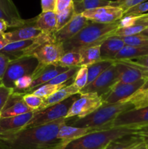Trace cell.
Masks as SVG:
<instances>
[{
  "label": "cell",
  "instance_id": "6da1fadb",
  "mask_svg": "<svg viewBox=\"0 0 148 149\" xmlns=\"http://www.w3.org/2000/svg\"><path fill=\"white\" fill-rule=\"evenodd\" d=\"M66 119L23 128L11 133H0V143L9 149H57L62 141L57 138L59 130L66 124Z\"/></svg>",
  "mask_w": 148,
  "mask_h": 149
},
{
  "label": "cell",
  "instance_id": "7a4b0ae2",
  "mask_svg": "<svg viewBox=\"0 0 148 149\" xmlns=\"http://www.w3.org/2000/svg\"><path fill=\"white\" fill-rule=\"evenodd\" d=\"M119 28L118 21L112 23H98L90 21L73 38L63 43L65 52L78 51L101 44Z\"/></svg>",
  "mask_w": 148,
  "mask_h": 149
},
{
  "label": "cell",
  "instance_id": "3957f363",
  "mask_svg": "<svg viewBox=\"0 0 148 149\" xmlns=\"http://www.w3.org/2000/svg\"><path fill=\"white\" fill-rule=\"evenodd\" d=\"M133 109H134V107L130 102L103 104L91 114L82 119H76L68 125L76 127L109 129V125L117 119L120 113Z\"/></svg>",
  "mask_w": 148,
  "mask_h": 149
},
{
  "label": "cell",
  "instance_id": "277c9868",
  "mask_svg": "<svg viewBox=\"0 0 148 149\" xmlns=\"http://www.w3.org/2000/svg\"><path fill=\"white\" fill-rule=\"evenodd\" d=\"M80 93L71 96L67 100L51 106L44 110L36 111L34 116L24 128L33 127L46 125L58 119L66 117L70 108L75 100L79 97Z\"/></svg>",
  "mask_w": 148,
  "mask_h": 149
},
{
  "label": "cell",
  "instance_id": "5b68a950",
  "mask_svg": "<svg viewBox=\"0 0 148 149\" xmlns=\"http://www.w3.org/2000/svg\"><path fill=\"white\" fill-rule=\"evenodd\" d=\"M38 65V60L32 55L12 60L7 67L2 79V84L14 90L15 82L22 77L33 75Z\"/></svg>",
  "mask_w": 148,
  "mask_h": 149
},
{
  "label": "cell",
  "instance_id": "8992f818",
  "mask_svg": "<svg viewBox=\"0 0 148 149\" xmlns=\"http://www.w3.org/2000/svg\"><path fill=\"white\" fill-rule=\"evenodd\" d=\"M55 42L56 41L53 34L48 35L42 33L41 36L34 39L8 44L4 49L0 51V52L8 56L12 61L22 57L30 55L35 49L44 44Z\"/></svg>",
  "mask_w": 148,
  "mask_h": 149
},
{
  "label": "cell",
  "instance_id": "52a82bcc",
  "mask_svg": "<svg viewBox=\"0 0 148 149\" xmlns=\"http://www.w3.org/2000/svg\"><path fill=\"white\" fill-rule=\"evenodd\" d=\"M103 105L101 96L94 93H80V95L70 108L65 119L76 117L82 119L91 114Z\"/></svg>",
  "mask_w": 148,
  "mask_h": 149
},
{
  "label": "cell",
  "instance_id": "ba28073f",
  "mask_svg": "<svg viewBox=\"0 0 148 149\" xmlns=\"http://www.w3.org/2000/svg\"><path fill=\"white\" fill-rule=\"evenodd\" d=\"M118 71L114 63L94 81L81 90L80 93H94L102 97L110 91L115 84L118 82Z\"/></svg>",
  "mask_w": 148,
  "mask_h": 149
},
{
  "label": "cell",
  "instance_id": "9c48e42d",
  "mask_svg": "<svg viewBox=\"0 0 148 149\" xmlns=\"http://www.w3.org/2000/svg\"><path fill=\"white\" fill-rule=\"evenodd\" d=\"M148 125V106L145 107L133 109L120 113L108 126L113 127L139 128Z\"/></svg>",
  "mask_w": 148,
  "mask_h": 149
},
{
  "label": "cell",
  "instance_id": "30bf717a",
  "mask_svg": "<svg viewBox=\"0 0 148 149\" xmlns=\"http://www.w3.org/2000/svg\"><path fill=\"white\" fill-rule=\"evenodd\" d=\"M145 81L146 79H142L130 84L117 82L108 93L102 96L103 104H113L123 102L139 91L144 85Z\"/></svg>",
  "mask_w": 148,
  "mask_h": 149
},
{
  "label": "cell",
  "instance_id": "8fae6325",
  "mask_svg": "<svg viewBox=\"0 0 148 149\" xmlns=\"http://www.w3.org/2000/svg\"><path fill=\"white\" fill-rule=\"evenodd\" d=\"M65 52L63 44L55 42L41 45L30 55L35 57L40 65H48L57 63Z\"/></svg>",
  "mask_w": 148,
  "mask_h": 149
},
{
  "label": "cell",
  "instance_id": "7c38bea8",
  "mask_svg": "<svg viewBox=\"0 0 148 149\" xmlns=\"http://www.w3.org/2000/svg\"><path fill=\"white\" fill-rule=\"evenodd\" d=\"M82 15L91 22L98 23H112L118 21L123 17V11L113 6L97 7L85 11Z\"/></svg>",
  "mask_w": 148,
  "mask_h": 149
},
{
  "label": "cell",
  "instance_id": "4fadbf2b",
  "mask_svg": "<svg viewBox=\"0 0 148 149\" xmlns=\"http://www.w3.org/2000/svg\"><path fill=\"white\" fill-rule=\"evenodd\" d=\"M68 69V68H64L60 65H57V64L42 65L39 63L36 71L32 75L33 82H32L30 88L25 93V94L31 93L35 90L39 88L40 86L46 84L51 80L53 79L57 76L59 75V74L67 71Z\"/></svg>",
  "mask_w": 148,
  "mask_h": 149
},
{
  "label": "cell",
  "instance_id": "5bb4252c",
  "mask_svg": "<svg viewBox=\"0 0 148 149\" xmlns=\"http://www.w3.org/2000/svg\"><path fill=\"white\" fill-rule=\"evenodd\" d=\"M89 20L81 15H75L74 17L65 26L54 33V37L57 42H64L73 38L84 26H86Z\"/></svg>",
  "mask_w": 148,
  "mask_h": 149
},
{
  "label": "cell",
  "instance_id": "9a60e30c",
  "mask_svg": "<svg viewBox=\"0 0 148 149\" xmlns=\"http://www.w3.org/2000/svg\"><path fill=\"white\" fill-rule=\"evenodd\" d=\"M24 95L25 93H23L13 92L0 114V119L19 116L33 111V110L30 109L23 100Z\"/></svg>",
  "mask_w": 148,
  "mask_h": 149
},
{
  "label": "cell",
  "instance_id": "2e32d148",
  "mask_svg": "<svg viewBox=\"0 0 148 149\" xmlns=\"http://www.w3.org/2000/svg\"><path fill=\"white\" fill-rule=\"evenodd\" d=\"M0 19L7 22L9 28L13 29L21 27L27 22L22 18L12 0H0Z\"/></svg>",
  "mask_w": 148,
  "mask_h": 149
},
{
  "label": "cell",
  "instance_id": "e0dca14e",
  "mask_svg": "<svg viewBox=\"0 0 148 149\" xmlns=\"http://www.w3.org/2000/svg\"><path fill=\"white\" fill-rule=\"evenodd\" d=\"M34 18L27 20L26 24L9 32H5L4 36L10 43L19 41L34 39L42 34V32L33 26Z\"/></svg>",
  "mask_w": 148,
  "mask_h": 149
},
{
  "label": "cell",
  "instance_id": "ac0fdd59",
  "mask_svg": "<svg viewBox=\"0 0 148 149\" xmlns=\"http://www.w3.org/2000/svg\"><path fill=\"white\" fill-rule=\"evenodd\" d=\"M36 111L19 116L0 119V133H11L23 129L34 116Z\"/></svg>",
  "mask_w": 148,
  "mask_h": 149
},
{
  "label": "cell",
  "instance_id": "d6986e66",
  "mask_svg": "<svg viewBox=\"0 0 148 149\" xmlns=\"http://www.w3.org/2000/svg\"><path fill=\"white\" fill-rule=\"evenodd\" d=\"M103 128H89V127H76L65 124L59 130L57 138L62 141L61 145H65L71 141L82 138L88 134L103 130Z\"/></svg>",
  "mask_w": 148,
  "mask_h": 149
},
{
  "label": "cell",
  "instance_id": "ffe728a7",
  "mask_svg": "<svg viewBox=\"0 0 148 149\" xmlns=\"http://www.w3.org/2000/svg\"><path fill=\"white\" fill-rule=\"evenodd\" d=\"M124 46V42L120 37L115 36H109L100 45L102 60L114 61L116 55Z\"/></svg>",
  "mask_w": 148,
  "mask_h": 149
},
{
  "label": "cell",
  "instance_id": "44dd1931",
  "mask_svg": "<svg viewBox=\"0 0 148 149\" xmlns=\"http://www.w3.org/2000/svg\"><path fill=\"white\" fill-rule=\"evenodd\" d=\"M33 26L40 30L42 33L52 35L57 31L56 13H41L34 17Z\"/></svg>",
  "mask_w": 148,
  "mask_h": 149
},
{
  "label": "cell",
  "instance_id": "7402d4cb",
  "mask_svg": "<svg viewBox=\"0 0 148 149\" xmlns=\"http://www.w3.org/2000/svg\"><path fill=\"white\" fill-rule=\"evenodd\" d=\"M78 93H80L79 89L77 88L74 85L73 83H71V84L64 87L63 88L59 90V91H57L56 93L52 95L49 96L47 98H45L44 100L43 104L41 106L39 111L44 110V109H46V108L49 107V106H53V105L57 104V103L64 101V100H67V99L69 98L71 96L78 94Z\"/></svg>",
  "mask_w": 148,
  "mask_h": 149
},
{
  "label": "cell",
  "instance_id": "603a6c76",
  "mask_svg": "<svg viewBox=\"0 0 148 149\" xmlns=\"http://www.w3.org/2000/svg\"><path fill=\"white\" fill-rule=\"evenodd\" d=\"M119 75L118 82L130 84L144 79L142 72L137 68L120 61H115Z\"/></svg>",
  "mask_w": 148,
  "mask_h": 149
},
{
  "label": "cell",
  "instance_id": "cb8c5ba5",
  "mask_svg": "<svg viewBox=\"0 0 148 149\" xmlns=\"http://www.w3.org/2000/svg\"><path fill=\"white\" fill-rule=\"evenodd\" d=\"M142 143L143 141L138 134H131L115 140L104 149H133Z\"/></svg>",
  "mask_w": 148,
  "mask_h": 149
},
{
  "label": "cell",
  "instance_id": "d4e9b609",
  "mask_svg": "<svg viewBox=\"0 0 148 149\" xmlns=\"http://www.w3.org/2000/svg\"><path fill=\"white\" fill-rule=\"evenodd\" d=\"M148 55V47H135L125 45L118 53L114 61H125Z\"/></svg>",
  "mask_w": 148,
  "mask_h": 149
},
{
  "label": "cell",
  "instance_id": "484cf974",
  "mask_svg": "<svg viewBox=\"0 0 148 149\" xmlns=\"http://www.w3.org/2000/svg\"><path fill=\"white\" fill-rule=\"evenodd\" d=\"M111 1V0H73V5L75 14L81 15L86 10L110 6Z\"/></svg>",
  "mask_w": 148,
  "mask_h": 149
},
{
  "label": "cell",
  "instance_id": "4316f807",
  "mask_svg": "<svg viewBox=\"0 0 148 149\" xmlns=\"http://www.w3.org/2000/svg\"><path fill=\"white\" fill-rule=\"evenodd\" d=\"M76 52H79L81 56V66H89L102 60L100 55V45L82 48Z\"/></svg>",
  "mask_w": 148,
  "mask_h": 149
},
{
  "label": "cell",
  "instance_id": "83f0119b",
  "mask_svg": "<svg viewBox=\"0 0 148 149\" xmlns=\"http://www.w3.org/2000/svg\"><path fill=\"white\" fill-rule=\"evenodd\" d=\"M115 61L110 60H101L91 65L87 66L88 68V81L87 84H89L96 79L100 75H101L105 70L111 66Z\"/></svg>",
  "mask_w": 148,
  "mask_h": 149
},
{
  "label": "cell",
  "instance_id": "f1b7e54d",
  "mask_svg": "<svg viewBox=\"0 0 148 149\" xmlns=\"http://www.w3.org/2000/svg\"><path fill=\"white\" fill-rule=\"evenodd\" d=\"M81 56L79 52L76 51H69L65 52L57 65L69 68L72 67L81 66Z\"/></svg>",
  "mask_w": 148,
  "mask_h": 149
},
{
  "label": "cell",
  "instance_id": "f546056e",
  "mask_svg": "<svg viewBox=\"0 0 148 149\" xmlns=\"http://www.w3.org/2000/svg\"><path fill=\"white\" fill-rule=\"evenodd\" d=\"M67 85H68V83H65V84H45L40 86L39 88L35 90L31 93H33L36 95L39 96V97H41L45 99L49 97V96L54 95L55 93H56L57 92L59 91V90H61V89L63 88L64 87H65Z\"/></svg>",
  "mask_w": 148,
  "mask_h": 149
},
{
  "label": "cell",
  "instance_id": "4dcf8cb0",
  "mask_svg": "<svg viewBox=\"0 0 148 149\" xmlns=\"http://www.w3.org/2000/svg\"><path fill=\"white\" fill-rule=\"evenodd\" d=\"M127 65H131L134 68H137L142 72L145 79H148V55L139 57L131 60H125V61H119Z\"/></svg>",
  "mask_w": 148,
  "mask_h": 149
},
{
  "label": "cell",
  "instance_id": "1f68e13d",
  "mask_svg": "<svg viewBox=\"0 0 148 149\" xmlns=\"http://www.w3.org/2000/svg\"><path fill=\"white\" fill-rule=\"evenodd\" d=\"M75 15L73 4H71L70 7H67L66 9L62 10V11L56 13L57 31L62 29L63 26H65L68 22L71 21V19L74 17Z\"/></svg>",
  "mask_w": 148,
  "mask_h": 149
},
{
  "label": "cell",
  "instance_id": "d6a6232c",
  "mask_svg": "<svg viewBox=\"0 0 148 149\" xmlns=\"http://www.w3.org/2000/svg\"><path fill=\"white\" fill-rule=\"evenodd\" d=\"M123 102H130L133 104L134 109L148 106V89L142 91H137Z\"/></svg>",
  "mask_w": 148,
  "mask_h": 149
},
{
  "label": "cell",
  "instance_id": "836d02e7",
  "mask_svg": "<svg viewBox=\"0 0 148 149\" xmlns=\"http://www.w3.org/2000/svg\"><path fill=\"white\" fill-rule=\"evenodd\" d=\"M80 66L77 67H72V68H68L67 71H64V72L61 73L59 75L57 76L56 77L51 80L46 84H65L68 82V81L71 80H73L74 77H75V74H76L77 71L79 69Z\"/></svg>",
  "mask_w": 148,
  "mask_h": 149
},
{
  "label": "cell",
  "instance_id": "e575fe53",
  "mask_svg": "<svg viewBox=\"0 0 148 149\" xmlns=\"http://www.w3.org/2000/svg\"><path fill=\"white\" fill-rule=\"evenodd\" d=\"M147 27L142 25H134L127 28H118L113 32L112 36L124 37V36H133V35L139 34Z\"/></svg>",
  "mask_w": 148,
  "mask_h": 149
},
{
  "label": "cell",
  "instance_id": "d590c367",
  "mask_svg": "<svg viewBox=\"0 0 148 149\" xmlns=\"http://www.w3.org/2000/svg\"><path fill=\"white\" fill-rule=\"evenodd\" d=\"M120 38L123 40L125 45L135 47H148V36L142 35L141 33Z\"/></svg>",
  "mask_w": 148,
  "mask_h": 149
},
{
  "label": "cell",
  "instance_id": "8d00e7d4",
  "mask_svg": "<svg viewBox=\"0 0 148 149\" xmlns=\"http://www.w3.org/2000/svg\"><path fill=\"white\" fill-rule=\"evenodd\" d=\"M87 81H88V68L87 66L81 65L77 71L73 83L81 91V90L86 86Z\"/></svg>",
  "mask_w": 148,
  "mask_h": 149
},
{
  "label": "cell",
  "instance_id": "74e56055",
  "mask_svg": "<svg viewBox=\"0 0 148 149\" xmlns=\"http://www.w3.org/2000/svg\"><path fill=\"white\" fill-rule=\"evenodd\" d=\"M23 100L30 109L33 111H39L44 103V98L36 95L33 93H27L23 95Z\"/></svg>",
  "mask_w": 148,
  "mask_h": 149
},
{
  "label": "cell",
  "instance_id": "f35d334b",
  "mask_svg": "<svg viewBox=\"0 0 148 149\" xmlns=\"http://www.w3.org/2000/svg\"><path fill=\"white\" fill-rule=\"evenodd\" d=\"M32 82H33L32 76H24L20 77L15 82L14 92L25 93L30 88Z\"/></svg>",
  "mask_w": 148,
  "mask_h": 149
},
{
  "label": "cell",
  "instance_id": "ab89813d",
  "mask_svg": "<svg viewBox=\"0 0 148 149\" xmlns=\"http://www.w3.org/2000/svg\"><path fill=\"white\" fill-rule=\"evenodd\" d=\"M146 0H115L112 1L110 6L118 7L123 11V14L132 7L144 2Z\"/></svg>",
  "mask_w": 148,
  "mask_h": 149
},
{
  "label": "cell",
  "instance_id": "60d3db41",
  "mask_svg": "<svg viewBox=\"0 0 148 149\" xmlns=\"http://www.w3.org/2000/svg\"><path fill=\"white\" fill-rule=\"evenodd\" d=\"M147 12H148V1H144V2L131 8L130 10H129L123 14V16H138L145 14Z\"/></svg>",
  "mask_w": 148,
  "mask_h": 149
},
{
  "label": "cell",
  "instance_id": "b9f144b4",
  "mask_svg": "<svg viewBox=\"0 0 148 149\" xmlns=\"http://www.w3.org/2000/svg\"><path fill=\"white\" fill-rule=\"evenodd\" d=\"M14 92V90L12 88L5 87L4 85L0 86V114L4 109L9 97Z\"/></svg>",
  "mask_w": 148,
  "mask_h": 149
},
{
  "label": "cell",
  "instance_id": "7bdbcfd3",
  "mask_svg": "<svg viewBox=\"0 0 148 149\" xmlns=\"http://www.w3.org/2000/svg\"><path fill=\"white\" fill-rule=\"evenodd\" d=\"M12 60L4 54L0 52V80L2 81L9 64Z\"/></svg>",
  "mask_w": 148,
  "mask_h": 149
},
{
  "label": "cell",
  "instance_id": "ee69618b",
  "mask_svg": "<svg viewBox=\"0 0 148 149\" xmlns=\"http://www.w3.org/2000/svg\"><path fill=\"white\" fill-rule=\"evenodd\" d=\"M138 16H123L120 20H118L119 23V28H127L130 26H134L136 24V22L137 20Z\"/></svg>",
  "mask_w": 148,
  "mask_h": 149
},
{
  "label": "cell",
  "instance_id": "f6af8a7d",
  "mask_svg": "<svg viewBox=\"0 0 148 149\" xmlns=\"http://www.w3.org/2000/svg\"><path fill=\"white\" fill-rule=\"evenodd\" d=\"M41 5L42 10L41 13L57 12V0H41Z\"/></svg>",
  "mask_w": 148,
  "mask_h": 149
},
{
  "label": "cell",
  "instance_id": "bcb514c9",
  "mask_svg": "<svg viewBox=\"0 0 148 149\" xmlns=\"http://www.w3.org/2000/svg\"><path fill=\"white\" fill-rule=\"evenodd\" d=\"M137 134L140 136L143 142L148 148V125L138 128Z\"/></svg>",
  "mask_w": 148,
  "mask_h": 149
},
{
  "label": "cell",
  "instance_id": "7dc6e473",
  "mask_svg": "<svg viewBox=\"0 0 148 149\" xmlns=\"http://www.w3.org/2000/svg\"><path fill=\"white\" fill-rule=\"evenodd\" d=\"M73 4V0H57V12H60Z\"/></svg>",
  "mask_w": 148,
  "mask_h": 149
},
{
  "label": "cell",
  "instance_id": "c3c4849f",
  "mask_svg": "<svg viewBox=\"0 0 148 149\" xmlns=\"http://www.w3.org/2000/svg\"><path fill=\"white\" fill-rule=\"evenodd\" d=\"M135 25H142L148 28V13L139 15Z\"/></svg>",
  "mask_w": 148,
  "mask_h": 149
},
{
  "label": "cell",
  "instance_id": "681fc988",
  "mask_svg": "<svg viewBox=\"0 0 148 149\" xmlns=\"http://www.w3.org/2000/svg\"><path fill=\"white\" fill-rule=\"evenodd\" d=\"M8 44H10V42L6 39L5 36H4V33H0V51L4 49Z\"/></svg>",
  "mask_w": 148,
  "mask_h": 149
},
{
  "label": "cell",
  "instance_id": "f907efd6",
  "mask_svg": "<svg viewBox=\"0 0 148 149\" xmlns=\"http://www.w3.org/2000/svg\"><path fill=\"white\" fill-rule=\"evenodd\" d=\"M9 29L8 25H7V22L4 21V20L0 19V33H5L6 31Z\"/></svg>",
  "mask_w": 148,
  "mask_h": 149
},
{
  "label": "cell",
  "instance_id": "816d5d0a",
  "mask_svg": "<svg viewBox=\"0 0 148 149\" xmlns=\"http://www.w3.org/2000/svg\"><path fill=\"white\" fill-rule=\"evenodd\" d=\"M133 149H147V146L145 145V143L143 142L141 144H139V145H138L137 146H136Z\"/></svg>",
  "mask_w": 148,
  "mask_h": 149
},
{
  "label": "cell",
  "instance_id": "f5cc1de1",
  "mask_svg": "<svg viewBox=\"0 0 148 149\" xmlns=\"http://www.w3.org/2000/svg\"><path fill=\"white\" fill-rule=\"evenodd\" d=\"M148 89V79H146V81H145V84H144V85L142 86V88L140 89V90H139V91H142V90H147Z\"/></svg>",
  "mask_w": 148,
  "mask_h": 149
},
{
  "label": "cell",
  "instance_id": "db71d44e",
  "mask_svg": "<svg viewBox=\"0 0 148 149\" xmlns=\"http://www.w3.org/2000/svg\"><path fill=\"white\" fill-rule=\"evenodd\" d=\"M141 34L145 35V36H148V28H147V29H145V30H144L143 31H142V33H141Z\"/></svg>",
  "mask_w": 148,
  "mask_h": 149
},
{
  "label": "cell",
  "instance_id": "11a10c76",
  "mask_svg": "<svg viewBox=\"0 0 148 149\" xmlns=\"http://www.w3.org/2000/svg\"><path fill=\"white\" fill-rule=\"evenodd\" d=\"M0 149H9L6 146H4V144H2L1 143H0Z\"/></svg>",
  "mask_w": 148,
  "mask_h": 149
},
{
  "label": "cell",
  "instance_id": "9f6ffc18",
  "mask_svg": "<svg viewBox=\"0 0 148 149\" xmlns=\"http://www.w3.org/2000/svg\"><path fill=\"white\" fill-rule=\"evenodd\" d=\"M2 85V81H1V80H0V86H1Z\"/></svg>",
  "mask_w": 148,
  "mask_h": 149
},
{
  "label": "cell",
  "instance_id": "6f0895ef",
  "mask_svg": "<svg viewBox=\"0 0 148 149\" xmlns=\"http://www.w3.org/2000/svg\"><path fill=\"white\" fill-rule=\"evenodd\" d=\"M147 149H148V148H147Z\"/></svg>",
  "mask_w": 148,
  "mask_h": 149
}]
</instances>
